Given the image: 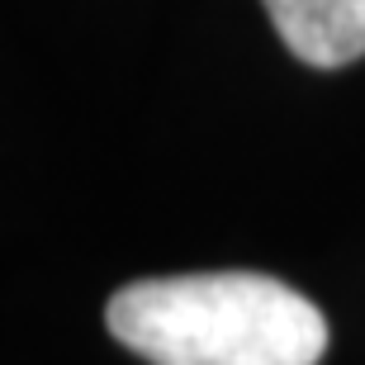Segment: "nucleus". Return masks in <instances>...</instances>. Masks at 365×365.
Returning a JSON list of instances; mask_svg holds the SVG:
<instances>
[{"instance_id": "nucleus-1", "label": "nucleus", "mask_w": 365, "mask_h": 365, "mask_svg": "<svg viewBox=\"0 0 365 365\" xmlns=\"http://www.w3.org/2000/svg\"><path fill=\"white\" fill-rule=\"evenodd\" d=\"M105 327L152 365H318L327 318L275 275L204 271L133 280Z\"/></svg>"}, {"instance_id": "nucleus-2", "label": "nucleus", "mask_w": 365, "mask_h": 365, "mask_svg": "<svg viewBox=\"0 0 365 365\" xmlns=\"http://www.w3.org/2000/svg\"><path fill=\"white\" fill-rule=\"evenodd\" d=\"M284 48L309 67L365 57V0H261Z\"/></svg>"}]
</instances>
